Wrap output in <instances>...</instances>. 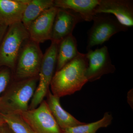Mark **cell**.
I'll return each instance as SVG.
<instances>
[{"label":"cell","mask_w":133,"mask_h":133,"mask_svg":"<svg viewBox=\"0 0 133 133\" xmlns=\"http://www.w3.org/2000/svg\"><path fill=\"white\" fill-rule=\"evenodd\" d=\"M87 66V54L79 52L73 60L55 72L50 85L52 94L60 98L80 90L88 82L85 74Z\"/></svg>","instance_id":"1"},{"label":"cell","mask_w":133,"mask_h":133,"mask_svg":"<svg viewBox=\"0 0 133 133\" xmlns=\"http://www.w3.org/2000/svg\"><path fill=\"white\" fill-rule=\"evenodd\" d=\"M39 81V77L21 80L13 79L0 97V112L19 114L28 110Z\"/></svg>","instance_id":"2"},{"label":"cell","mask_w":133,"mask_h":133,"mask_svg":"<svg viewBox=\"0 0 133 133\" xmlns=\"http://www.w3.org/2000/svg\"><path fill=\"white\" fill-rule=\"evenodd\" d=\"M29 39L22 22L9 26L0 44V67H8L14 72L20 51Z\"/></svg>","instance_id":"3"},{"label":"cell","mask_w":133,"mask_h":133,"mask_svg":"<svg viewBox=\"0 0 133 133\" xmlns=\"http://www.w3.org/2000/svg\"><path fill=\"white\" fill-rule=\"evenodd\" d=\"M43 56L39 44L28 40L23 45L13 72L14 79L21 80L39 77Z\"/></svg>","instance_id":"4"},{"label":"cell","mask_w":133,"mask_h":133,"mask_svg":"<svg viewBox=\"0 0 133 133\" xmlns=\"http://www.w3.org/2000/svg\"><path fill=\"white\" fill-rule=\"evenodd\" d=\"M58 43L51 42L43 54L39 74L38 85L29 105V109L36 108L46 97L56 69Z\"/></svg>","instance_id":"5"},{"label":"cell","mask_w":133,"mask_h":133,"mask_svg":"<svg viewBox=\"0 0 133 133\" xmlns=\"http://www.w3.org/2000/svg\"><path fill=\"white\" fill-rule=\"evenodd\" d=\"M92 21V26L87 33V51L96 45L103 44L116 33L126 31L128 28L109 14H97Z\"/></svg>","instance_id":"6"},{"label":"cell","mask_w":133,"mask_h":133,"mask_svg":"<svg viewBox=\"0 0 133 133\" xmlns=\"http://www.w3.org/2000/svg\"><path fill=\"white\" fill-rule=\"evenodd\" d=\"M34 133H63L55 121L45 100L36 108L19 113Z\"/></svg>","instance_id":"7"},{"label":"cell","mask_w":133,"mask_h":133,"mask_svg":"<svg viewBox=\"0 0 133 133\" xmlns=\"http://www.w3.org/2000/svg\"><path fill=\"white\" fill-rule=\"evenodd\" d=\"M86 54L88 66L85 74L88 82L96 81L105 74L114 73L115 71V66L112 64L107 46L94 50H88Z\"/></svg>","instance_id":"8"},{"label":"cell","mask_w":133,"mask_h":133,"mask_svg":"<svg viewBox=\"0 0 133 133\" xmlns=\"http://www.w3.org/2000/svg\"><path fill=\"white\" fill-rule=\"evenodd\" d=\"M95 13L113 15L124 26L128 28L133 26V1L100 0Z\"/></svg>","instance_id":"9"},{"label":"cell","mask_w":133,"mask_h":133,"mask_svg":"<svg viewBox=\"0 0 133 133\" xmlns=\"http://www.w3.org/2000/svg\"><path fill=\"white\" fill-rule=\"evenodd\" d=\"M83 21L78 14L70 10L58 8L50 41L58 43L62 39L72 35L76 25Z\"/></svg>","instance_id":"10"},{"label":"cell","mask_w":133,"mask_h":133,"mask_svg":"<svg viewBox=\"0 0 133 133\" xmlns=\"http://www.w3.org/2000/svg\"><path fill=\"white\" fill-rule=\"evenodd\" d=\"M58 9L55 6L50 8L32 22L28 29L30 40L39 44L50 40Z\"/></svg>","instance_id":"11"},{"label":"cell","mask_w":133,"mask_h":133,"mask_svg":"<svg viewBox=\"0 0 133 133\" xmlns=\"http://www.w3.org/2000/svg\"><path fill=\"white\" fill-rule=\"evenodd\" d=\"M30 0H0V24L9 26L22 22Z\"/></svg>","instance_id":"12"},{"label":"cell","mask_w":133,"mask_h":133,"mask_svg":"<svg viewBox=\"0 0 133 133\" xmlns=\"http://www.w3.org/2000/svg\"><path fill=\"white\" fill-rule=\"evenodd\" d=\"M45 100L50 112L62 130L80 125L85 123L81 122L62 108L60 98L52 94L49 90Z\"/></svg>","instance_id":"13"},{"label":"cell","mask_w":133,"mask_h":133,"mask_svg":"<svg viewBox=\"0 0 133 133\" xmlns=\"http://www.w3.org/2000/svg\"><path fill=\"white\" fill-rule=\"evenodd\" d=\"M100 0H54V6L69 9L78 14L84 21L90 22L96 15Z\"/></svg>","instance_id":"14"},{"label":"cell","mask_w":133,"mask_h":133,"mask_svg":"<svg viewBox=\"0 0 133 133\" xmlns=\"http://www.w3.org/2000/svg\"><path fill=\"white\" fill-rule=\"evenodd\" d=\"M79 53L77 40L72 34L62 39L58 43L56 71L73 60Z\"/></svg>","instance_id":"15"},{"label":"cell","mask_w":133,"mask_h":133,"mask_svg":"<svg viewBox=\"0 0 133 133\" xmlns=\"http://www.w3.org/2000/svg\"><path fill=\"white\" fill-rule=\"evenodd\" d=\"M54 0H30L23 13L22 23L28 29L32 22L43 13L54 6Z\"/></svg>","instance_id":"16"},{"label":"cell","mask_w":133,"mask_h":133,"mask_svg":"<svg viewBox=\"0 0 133 133\" xmlns=\"http://www.w3.org/2000/svg\"><path fill=\"white\" fill-rule=\"evenodd\" d=\"M113 117L109 112L105 113L102 119L90 124H85L62 130L63 133H96L99 129L107 127L112 123Z\"/></svg>","instance_id":"17"},{"label":"cell","mask_w":133,"mask_h":133,"mask_svg":"<svg viewBox=\"0 0 133 133\" xmlns=\"http://www.w3.org/2000/svg\"><path fill=\"white\" fill-rule=\"evenodd\" d=\"M2 114L6 124L14 133H34L20 114Z\"/></svg>","instance_id":"18"},{"label":"cell","mask_w":133,"mask_h":133,"mask_svg":"<svg viewBox=\"0 0 133 133\" xmlns=\"http://www.w3.org/2000/svg\"><path fill=\"white\" fill-rule=\"evenodd\" d=\"M13 79L12 70L6 66L0 67V97Z\"/></svg>","instance_id":"19"},{"label":"cell","mask_w":133,"mask_h":133,"mask_svg":"<svg viewBox=\"0 0 133 133\" xmlns=\"http://www.w3.org/2000/svg\"><path fill=\"white\" fill-rule=\"evenodd\" d=\"M0 133H14L6 123L0 127Z\"/></svg>","instance_id":"20"},{"label":"cell","mask_w":133,"mask_h":133,"mask_svg":"<svg viewBox=\"0 0 133 133\" xmlns=\"http://www.w3.org/2000/svg\"><path fill=\"white\" fill-rule=\"evenodd\" d=\"M8 27V26L0 24V44L7 30Z\"/></svg>","instance_id":"21"},{"label":"cell","mask_w":133,"mask_h":133,"mask_svg":"<svg viewBox=\"0 0 133 133\" xmlns=\"http://www.w3.org/2000/svg\"><path fill=\"white\" fill-rule=\"evenodd\" d=\"M6 123L3 117L2 114L0 112V127Z\"/></svg>","instance_id":"22"}]
</instances>
